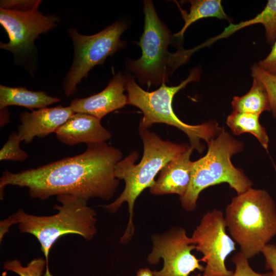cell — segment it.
Instances as JSON below:
<instances>
[{
  "instance_id": "6da1fadb",
  "label": "cell",
  "mask_w": 276,
  "mask_h": 276,
  "mask_svg": "<svg viewBox=\"0 0 276 276\" xmlns=\"http://www.w3.org/2000/svg\"><path fill=\"white\" fill-rule=\"evenodd\" d=\"M87 145L81 154L36 168L18 173L3 171L0 178L1 200L8 185L26 187L31 197L42 200L62 194L87 201L91 198L110 199L119 186L115 166L122 159V153L106 143Z\"/></svg>"
},
{
  "instance_id": "7a4b0ae2",
  "label": "cell",
  "mask_w": 276,
  "mask_h": 276,
  "mask_svg": "<svg viewBox=\"0 0 276 276\" xmlns=\"http://www.w3.org/2000/svg\"><path fill=\"white\" fill-rule=\"evenodd\" d=\"M61 205H54L58 212L48 216L26 213L22 209L0 222V242L9 228L18 224L21 233L35 236L44 254L47 266L43 276H53L49 267L50 249L59 238L67 234H76L89 241L97 233L96 212L87 205V200L67 194L57 196Z\"/></svg>"
},
{
  "instance_id": "3957f363",
  "label": "cell",
  "mask_w": 276,
  "mask_h": 276,
  "mask_svg": "<svg viewBox=\"0 0 276 276\" xmlns=\"http://www.w3.org/2000/svg\"><path fill=\"white\" fill-rule=\"evenodd\" d=\"M139 130L144 146L143 157L135 164L139 154L134 151L117 163L115 175L119 180L125 181V188L114 201L103 205L109 212L114 213L124 202L128 204L129 217L125 232L120 239L122 243L129 242L134 234L133 217L137 198L145 189L154 184L155 176L165 165L188 147L163 140L148 129L139 128Z\"/></svg>"
},
{
  "instance_id": "277c9868",
  "label": "cell",
  "mask_w": 276,
  "mask_h": 276,
  "mask_svg": "<svg viewBox=\"0 0 276 276\" xmlns=\"http://www.w3.org/2000/svg\"><path fill=\"white\" fill-rule=\"evenodd\" d=\"M224 216L232 238L248 259L261 252L276 236V206L266 190L250 188L237 194Z\"/></svg>"
},
{
  "instance_id": "5b68a950",
  "label": "cell",
  "mask_w": 276,
  "mask_h": 276,
  "mask_svg": "<svg viewBox=\"0 0 276 276\" xmlns=\"http://www.w3.org/2000/svg\"><path fill=\"white\" fill-rule=\"evenodd\" d=\"M200 73L199 68H195L178 85L168 86L163 83L157 89L150 92L142 88L131 75L125 76L128 104L139 108L143 113L139 128L149 129L155 123L175 127L187 134L191 146L201 153L204 147L201 141L204 140L208 144L217 135L221 127L215 122L197 125L187 124L176 116L172 105L175 95L189 83L198 81Z\"/></svg>"
},
{
  "instance_id": "8992f818",
  "label": "cell",
  "mask_w": 276,
  "mask_h": 276,
  "mask_svg": "<svg viewBox=\"0 0 276 276\" xmlns=\"http://www.w3.org/2000/svg\"><path fill=\"white\" fill-rule=\"evenodd\" d=\"M206 154L193 162L191 178L185 195L179 197L182 208L187 211L195 209L201 192L216 185L227 183L237 194L251 188L252 181L236 168L231 157L242 151L243 144L234 139L224 128L208 143Z\"/></svg>"
},
{
  "instance_id": "52a82bcc",
  "label": "cell",
  "mask_w": 276,
  "mask_h": 276,
  "mask_svg": "<svg viewBox=\"0 0 276 276\" xmlns=\"http://www.w3.org/2000/svg\"><path fill=\"white\" fill-rule=\"evenodd\" d=\"M144 32L137 45L142 55L136 60H128V69L142 85L148 86L166 83L174 71L186 63L193 53L191 50L168 51L172 35L158 17L151 1H144Z\"/></svg>"
},
{
  "instance_id": "ba28073f",
  "label": "cell",
  "mask_w": 276,
  "mask_h": 276,
  "mask_svg": "<svg viewBox=\"0 0 276 276\" xmlns=\"http://www.w3.org/2000/svg\"><path fill=\"white\" fill-rule=\"evenodd\" d=\"M126 27L124 22L117 21L92 35H82L75 29H69L74 57L63 82L67 97L76 92L77 85L87 77L90 70L96 65H103L108 56L125 47V42L120 38Z\"/></svg>"
},
{
  "instance_id": "9c48e42d",
  "label": "cell",
  "mask_w": 276,
  "mask_h": 276,
  "mask_svg": "<svg viewBox=\"0 0 276 276\" xmlns=\"http://www.w3.org/2000/svg\"><path fill=\"white\" fill-rule=\"evenodd\" d=\"M222 211L207 212L194 230L191 239L205 263L202 276H232L234 271L226 268L227 257L236 250L235 242L227 234Z\"/></svg>"
},
{
  "instance_id": "30bf717a",
  "label": "cell",
  "mask_w": 276,
  "mask_h": 276,
  "mask_svg": "<svg viewBox=\"0 0 276 276\" xmlns=\"http://www.w3.org/2000/svg\"><path fill=\"white\" fill-rule=\"evenodd\" d=\"M153 248L148 257L152 264L162 259L163 268L153 271L154 276H190L196 270L203 271L204 267L192 253L196 246L183 228H174L166 233L152 237Z\"/></svg>"
},
{
  "instance_id": "8fae6325",
  "label": "cell",
  "mask_w": 276,
  "mask_h": 276,
  "mask_svg": "<svg viewBox=\"0 0 276 276\" xmlns=\"http://www.w3.org/2000/svg\"><path fill=\"white\" fill-rule=\"evenodd\" d=\"M38 7L27 10L0 8V24L8 34L9 41L1 42L0 48L15 55L31 53L36 38L56 27L59 18L54 15H43Z\"/></svg>"
},
{
  "instance_id": "7c38bea8",
  "label": "cell",
  "mask_w": 276,
  "mask_h": 276,
  "mask_svg": "<svg viewBox=\"0 0 276 276\" xmlns=\"http://www.w3.org/2000/svg\"><path fill=\"white\" fill-rule=\"evenodd\" d=\"M125 76L114 75L102 91L83 98H75L70 106L75 113H85L101 120L108 113L128 104L125 90Z\"/></svg>"
},
{
  "instance_id": "4fadbf2b",
  "label": "cell",
  "mask_w": 276,
  "mask_h": 276,
  "mask_svg": "<svg viewBox=\"0 0 276 276\" xmlns=\"http://www.w3.org/2000/svg\"><path fill=\"white\" fill-rule=\"evenodd\" d=\"M74 113L70 106L61 105L22 112L19 115L21 123L17 133L22 141L29 144L36 136L43 138L55 133Z\"/></svg>"
},
{
  "instance_id": "5bb4252c",
  "label": "cell",
  "mask_w": 276,
  "mask_h": 276,
  "mask_svg": "<svg viewBox=\"0 0 276 276\" xmlns=\"http://www.w3.org/2000/svg\"><path fill=\"white\" fill-rule=\"evenodd\" d=\"M193 149L191 146L187 147L185 151L165 165L158 178L149 188L151 194H176L179 197L185 195L191 181L193 162L190 156Z\"/></svg>"
},
{
  "instance_id": "9a60e30c",
  "label": "cell",
  "mask_w": 276,
  "mask_h": 276,
  "mask_svg": "<svg viewBox=\"0 0 276 276\" xmlns=\"http://www.w3.org/2000/svg\"><path fill=\"white\" fill-rule=\"evenodd\" d=\"M55 134L61 142L68 146L105 143L111 136L110 132L101 124V120L81 113L72 115Z\"/></svg>"
},
{
  "instance_id": "2e32d148",
  "label": "cell",
  "mask_w": 276,
  "mask_h": 276,
  "mask_svg": "<svg viewBox=\"0 0 276 276\" xmlns=\"http://www.w3.org/2000/svg\"><path fill=\"white\" fill-rule=\"evenodd\" d=\"M60 99L49 96L43 91H34L24 87H12L0 85V109L17 105L33 110L57 103Z\"/></svg>"
},
{
  "instance_id": "e0dca14e",
  "label": "cell",
  "mask_w": 276,
  "mask_h": 276,
  "mask_svg": "<svg viewBox=\"0 0 276 276\" xmlns=\"http://www.w3.org/2000/svg\"><path fill=\"white\" fill-rule=\"evenodd\" d=\"M260 24L265 31V37L267 43L272 45L276 38V0H268L264 9L252 19L241 21L238 24L231 22L219 35L208 40L209 44L214 41L226 37L236 31L248 26Z\"/></svg>"
},
{
  "instance_id": "ac0fdd59",
  "label": "cell",
  "mask_w": 276,
  "mask_h": 276,
  "mask_svg": "<svg viewBox=\"0 0 276 276\" xmlns=\"http://www.w3.org/2000/svg\"><path fill=\"white\" fill-rule=\"evenodd\" d=\"M187 2L191 4L189 12L182 10L178 5L185 24L180 31L174 34V37L182 38L188 28L202 18L213 17L231 21V18L224 12L220 0H192Z\"/></svg>"
},
{
  "instance_id": "d6986e66",
  "label": "cell",
  "mask_w": 276,
  "mask_h": 276,
  "mask_svg": "<svg viewBox=\"0 0 276 276\" xmlns=\"http://www.w3.org/2000/svg\"><path fill=\"white\" fill-rule=\"evenodd\" d=\"M234 111L260 116L265 111H271L267 92L263 84L253 78L250 90L241 97L235 96L232 102Z\"/></svg>"
},
{
  "instance_id": "ffe728a7",
  "label": "cell",
  "mask_w": 276,
  "mask_h": 276,
  "mask_svg": "<svg viewBox=\"0 0 276 276\" xmlns=\"http://www.w3.org/2000/svg\"><path fill=\"white\" fill-rule=\"evenodd\" d=\"M259 117L255 114L233 111L228 116L226 124L235 135L243 133L252 134L267 151L269 139L266 129L259 122Z\"/></svg>"
},
{
  "instance_id": "44dd1931",
  "label": "cell",
  "mask_w": 276,
  "mask_h": 276,
  "mask_svg": "<svg viewBox=\"0 0 276 276\" xmlns=\"http://www.w3.org/2000/svg\"><path fill=\"white\" fill-rule=\"evenodd\" d=\"M47 262L45 259L38 257L31 260L26 266L21 265L17 259L5 261L3 268L7 271L13 272L19 276H42L46 269Z\"/></svg>"
},
{
  "instance_id": "7402d4cb",
  "label": "cell",
  "mask_w": 276,
  "mask_h": 276,
  "mask_svg": "<svg viewBox=\"0 0 276 276\" xmlns=\"http://www.w3.org/2000/svg\"><path fill=\"white\" fill-rule=\"evenodd\" d=\"M251 76L259 80L265 87L270 101L271 111L274 118H276V76L262 68L257 64L251 67Z\"/></svg>"
},
{
  "instance_id": "603a6c76",
  "label": "cell",
  "mask_w": 276,
  "mask_h": 276,
  "mask_svg": "<svg viewBox=\"0 0 276 276\" xmlns=\"http://www.w3.org/2000/svg\"><path fill=\"white\" fill-rule=\"evenodd\" d=\"M22 142L17 132H12L0 150L1 160H14L24 162L28 157L26 152L20 147Z\"/></svg>"
},
{
  "instance_id": "cb8c5ba5",
  "label": "cell",
  "mask_w": 276,
  "mask_h": 276,
  "mask_svg": "<svg viewBox=\"0 0 276 276\" xmlns=\"http://www.w3.org/2000/svg\"><path fill=\"white\" fill-rule=\"evenodd\" d=\"M232 261L235 266L232 276H272L271 272L261 273L255 271L250 266L248 259L241 252L235 255Z\"/></svg>"
},
{
  "instance_id": "d4e9b609",
  "label": "cell",
  "mask_w": 276,
  "mask_h": 276,
  "mask_svg": "<svg viewBox=\"0 0 276 276\" xmlns=\"http://www.w3.org/2000/svg\"><path fill=\"white\" fill-rule=\"evenodd\" d=\"M41 1H1L0 8L16 10H27L39 7Z\"/></svg>"
},
{
  "instance_id": "484cf974",
  "label": "cell",
  "mask_w": 276,
  "mask_h": 276,
  "mask_svg": "<svg viewBox=\"0 0 276 276\" xmlns=\"http://www.w3.org/2000/svg\"><path fill=\"white\" fill-rule=\"evenodd\" d=\"M261 252L265 259L266 269L271 270L272 276H276V245L268 243Z\"/></svg>"
},
{
  "instance_id": "4316f807",
  "label": "cell",
  "mask_w": 276,
  "mask_h": 276,
  "mask_svg": "<svg viewBox=\"0 0 276 276\" xmlns=\"http://www.w3.org/2000/svg\"><path fill=\"white\" fill-rule=\"evenodd\" d=\"M257 64L265 71L276 76V38L269 53Z\"/></svg>"
},
{
  "instance_id": "83f0119b",
  "label": "cell",
  "mask_w": 276,
  "mask_h": 276,
  "mask_svg": "<svg viewBox=\"0 0 276 276\" xmlns=\"http://www.w3.org/2000/svg\"><path fill=\"white\" fill-rule=\"evenodd\" d=\"M0 109V126L1 127H3L10 122V113L8 111L7 107Z\"/></svg>"
},
{
  "instance_id": "f1b7e54d",
  "label": "cell",
  "mask_w": 276,
  "mask_h": 276,
  "mask_svg": "<svg viewBox=\"0 0 276 276\" xmlns=\"http://www.w3.org/2000/svg\"><path fill=\"white\" fill-rule=\"evenodd\" d=\"M136 276H154L153 272L148 268L140 269L136 272Z\"/></svg>"
},
{
  "instance_id": "f546056e",
  "label": "cell",
  "mask_w": 276,
  "mask_h": 276,
  "mask_svg": "<svg viewBox=\"0 0 276 276\" xmlns=\"http://www.w3.org/2000/svg\"><path fill=\"white\" fill-rule=\"evenodd\" d=\"M190 276H202V275L201 274H196L190 275Z\"/></svg>"
}]
</instances>
